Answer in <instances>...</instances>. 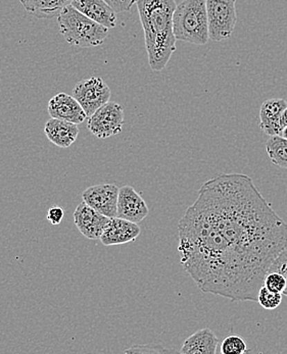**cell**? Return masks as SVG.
I'll use <instances>...</instances> for the list:
<instances>
[{
  "mask_svg": "<svg viewBox=\"0 0 287 354\" xmlns=\"http://www.w3.org/2000/svg\"><path fill=\"white\" fill-rule=\"evenodd\" d=\"M26 10L38 19H53L59 16L73 0H20Z\"/></svg>",
  "mask_w": 287,
  "mask_h": 354,
  "instance_id": "17",
  "label": "cell"
},
{
  "mask_svg": "<svg viewBox=\"0 0 287 354\" xmlns=\"http://www.w3.org/2000/svg\"><path fill=\"white\" fill-rule=\"evenodd\" d=\"M111 218L92 209L86 203H81L74 212V223L82 235L90 240L100 239L110 224Z\"/></svg>",
  "mask_w": 287,
  "mask_h": 354,
  "instance_id": "9",
  "label": "cell"
},
{
  "mask_svg": "<svg viewBox=\"0 0 287 354\" xmlns=\"http://www.w3.org/2000/svg\"><path fill=\"white\" fill-rule=\"evenodd\" d=\"M115 12H128L131 10L136 0H104Z\"/></svg>",
  "mask_w": 287,
  "mask_h": 354,
  "instance_id": "23",
  "label": "cell"
},
{
  "mask_svg": "<svg viewBox=\"0 0 287 354\" xmlns=\"http://www.w3.org/2000/svg\"><path fill=\"white\" fill-rule=\"evenodd\" d=\"M281 136L284 137V138L287 139V127L284 129V131H282Z\"/></svg>",
  "mask_w": 287,
  "mask_h": 354,
  "instance_id": "27",
  "label": "cell"
},
{
  "mask_svg": "<svg viewBox=\"0 0 287 354\" xmlns=\"http://www.w3.org/2000/svg\"><path fill=\"white\" fill-rule=\"evenodd\" d=\"M119 191L120 188L115 184H98L87 188L83 192L82 198L92 209L113 218L117 216Z\"/></svg>",
  "mask_w": 287,
  "mask_h": 354,
  "instance_id": "8",
  "label": "cell"
},
{
  "mask_svg": "<svg viewBox=\"0 0 287 354\" xmlns=\"http://www.w3.org/2000/svg\"><path fill=\"white\" fill-rule=\"evenodd\" d=\"M269 272H277L286 279V287L284 291V295L287 296V250L282 251L272 263Z\"/></svg>",
  "mask_w": 287,
  "mask_h": 354,
  "instance_id": "22",
  "label": "cell"
},
{
  "mask_svg": "<svg viewBox=\"0 0 287 354\" xmlns=\"http://www.w3.org/2000/svg\"><path fill=\"white\" fill-rule=\"evenodd\" d=\"M219 346V339L211 329L198 330L186 339L182 345L180 353L183 354H215Z\"/></svg>",
  "mask_w": 287,
  "mask_h": 354,
  "instance_id": "16",
  "label": "cell"
},
{
  "mask_svg": "<svg viewBox=\"0 0 287 354\" xmlns=\"http://www.w3.org/2000/svg\"><path fill=\"white\" fill-rule=\"evenodd\" d=\"M44 133L47 139L53 145L61 148H68L78 138L79 128L77 124L51 118L45 124Z\"/></svg>",
  "mask_w": 287,
  "mask_h": 354,
  "instance_id": "15",
  "label": "cell"
},
{
  "mask_svg": "<svg viewBox=\"0 0 287 354\" xmlns=\"http://www.w3.org/2000/svg\"><path fill=\"white\" fill-rule=\"evenodd\" d=\"M263 286H265L269 290L284 294V289L286 287V279L279 272H268V274H266Z\"/></svg>",
  "mask_w": 287,
  "mask_h": 354,
  "instance_id": "21",
  "label": "cell"
},
{
  "mask_svg": "<svg viewBox=\"0 0 287 354\" xmlns=\"http://www.w3.org/2000/svg\"><path fill=\"white\" fill-rule=\"evenodd\" d=\"M248 353V346L246 341L241 337H226L221 344V353L223 354H243Z\"/></svg>",
  "mask_w": 287,
  "mask_h": 354,
  "instance_id": "20",
  "label": "cell"
},
{
  "mask_svg": "<svg viewBox=\"0 0 287 354\" xmlns=\"http://www.w3.org/2000/svg\"><path fill=\"white\" fill-rule=\"evenodd\" d=\"M126 353H169V351L163 348L160 345H143V346H135L132 348L126 351Z\"/></svg>",
  "mask_w": 287,
  "mask_h": 354,
  "instance_id": "24",
  "label": "cell"
},
{
  "mask_svg": "<svg viewBox=\"0 0 287 354\" xmlns=\"http://www.w3.org/2000/svg\"><path fill=\"white\" fill-rule=\"evenodd\" d=\"M173 30L179 41L196 45L210 40L207 0H183L173 15Z\"/></svg>",
  "mask_w": 287,
  "mask_h": 354,
  "instance_id": "3",
  "label": "cell"
},
{
  "mask_svg": "<svg viewBox=\"0 0 287 354\" xmlns=\"http://www.w3.org/2000/svg\"><path fill=\"white\" fill-rule=\"evenodd\" d=\"M140 232V227L136 223L115 216L111 218L100 240L104 246L120 245L135 241Z\"/></svg>",
  "mask_w": 287,
  "mask_h": 354,
  "instance_id": "12",
  "label": "cell"
},
{
  "mask_svg": "<svg viewBox=\"0 0 287 354\" xmlns=\"http://www.w3.org/2000/svg\"><path fill=\"white\" fill-rule=\"evenodd\" d=\"M282 296L284 294L269 290L265 286H262L259 291L258 302L265 310H275L281 304Z\"/></svg>",
  "mask_w": 287,
  "mask_h": 354,
  "instance_id": "19",
  "label": "cell"
},
{
  "mask_svg": "<svg viewBox=\"0 0 287 354\" xmlns=\"http://www.w3.org/2000/svg\"><path fill=\"white\" fill-rule=\"evenodd\" d=\"M64 209L59 207H53L47 212V220L53 225L61 224L64 218Z\"/></svg>",
  "mask_w": 287,
  "mask_h": 354,
  "instance_id": "25",
  "label": "cell"
},
{
  "mask_svg": "<svg viewBox=\"0 0 287 354\" xmlns=\"http://www.w3.org/2000/svg\"><path fill=\"white\" fill-rule=\"evenodd\" d=\"M48 113L51 118L65 120L77 125L82 124L87 118L78 100L66 93H57L49 100Z\"/></svg>",
  "mask_w": 287,
  "mask_h": 354,
  "instance_id": "11",
  "label": "cell"
},
{
  "mask_svg": "<svg viewBox=\"0 0 287 354\" xmlns=\"http://www.w3.org/2000/svg\"><path fill=\"white\" fill-rule=\"evenodd\" d=\"M237 0H207L210 39L222 42L229 39L237 23Z\"/></svg>",
  "mask_w": 287,
  "mask_h": 354,
  "instance_id": "5",
  "label": "cell"
},
{
  "mask_svg": "<svg viewBox=\"0 0 287 354\" xmlns=\"http://www.w3.org/2000/svg\"><path fill=\"white\" fill-rule=\"evenodd\" d=\"M280 126H281L282 131L287 127V109L282 113L281 119H280Z\"/></svg>",
  "mask_w": 287,
  "mask_h": 354,
  "instance_id": "26",
  "label": "cell"
},
{
  "mask_svg": "<svg viewBox=\"0 0 287 354\" xmlns=\"http://www.w3.org/2000/svg\"><path fill=\"white\" fill-rule=\"evenodd\" d=\"M57 23L66 41L74 46H100L109 35V28L91 20L73 6H66L57 16Z\"/></svg>",
  "mask_w": 287,
  "mask_h": 354,
  "instance_id": "4",
  "label": "cell"
},
{
  "mask_svg": "<svg viewBox=\"0 0 287 354\" xmlns=\"http://www.w3.org/2000/svg\"><path fill=\"white\" fill-rule=\"evenodd\" d=\"M73 96L78 100L89 118L100 107L110 102L111 89L100 77H91L76 84Z\"/></svg>",
  "mask_w": 287,
  "mask_h": 354,
  "instance_id": "6",
  "label": "cell"
},
{
  "mask_svg": "<svg viewBox=\"0 0 287 354\" xmlns=\"http://www.w3.org/2000/svg\"><path fill=\"white\" fill-rule=\"evenodd\" d=\"M149 207L141 195L131 186H123L120 188L118 198V218L130 221V222H142L149 216Z\"/></svg>",
  "mask_w": 287,
  "mask_h": 354,
  "instance_id": "10",
  "label": "cell"
},
{
  "mask_svg": "<svg viewBox=\"0 0 287 354\" xmlns=\"http://www.w3.org/2000/svg\"><path fill=\"white\" fill-rule=\"evenodd\" d=\"M123 125V107L115 102H108L89 118L87 128L98 138L106 139L120 134Z\"/></svg>",
  "mask_w": 287,
  "mask_h": 354,
  "instance_id": "7",
  "label": "cell"
},
{
  "mask_svg": "<svg viewBox=\"0 0 287 354\" xmlns=\"http://www.w3.org/2000/svg\"><path fill=\"white\" fill-rule=\"evenodd\" d=\"M265 147L272 164L287 169V139L282 136L270 137Z\"/></svg>",
  "mask_w": 287,
  "mask_h": 354,
  "instance_id": "18",
  "label": "cell"
},
{
  "mask_svg": "<svg viewBox=\"0 0 287 354\" xmlns=\"http://www.w3.org/2000/svg\"><path fill=\"white\" fill-rule=\"evenodd\" d=\"M287 109V102L282 98L266 100L260 109V128L268 136H281L280 119Z\"/></svg>",
  "mask_w": 287,
  "mask_h": 354,
  "instance_id": "14",
  "label": "cell"
},
{
  "mask_svg": "<svg viewBox=\"0 0 287 354\" xmlns=\"http://www.w3.org/2000/svg\"><path fill=\"white\" fill-rule=\"evenodd\" d=\"M139 18L145 31V48L154 72L166 68L176 51V37L173 30L175 0H136Z\"/></svg>",
  "mask_w": 287,
  "mask_h": 354,
  "instance_id": "2",
  "label": "cell"
},
{
  "mask_svg": "<svg viewBox=\"0 0 287 354\" xmlns=\"http://www.w3.org/2000/svg\"><path fill=\"white\" fill-rule=\"evenodd\" d=\"M178 232L180 261L199 290L232 301H258L272 263L287 250L286 223L243 174L205 182Z\"/></svg>",
  "mask_w": 287,
  "mask_h": 354,
  "instance_id": "1",
  "label": "cell"
},
{
  "mask_svg": "<svg viewBox=\"0 0 287 354\" xmlns=\"http://www.w3.org/2000/svg\"><path fill=\"white\" fill-rule=\"evenodd\" d=\"M71 6L109 29L117 25L115 12L104 0H73Z\"/></svg>",
  "mask_w": 287,
  "mask_h": 354,
  "instance_id": "13",
  "label": "cell"
}]
</instances>
